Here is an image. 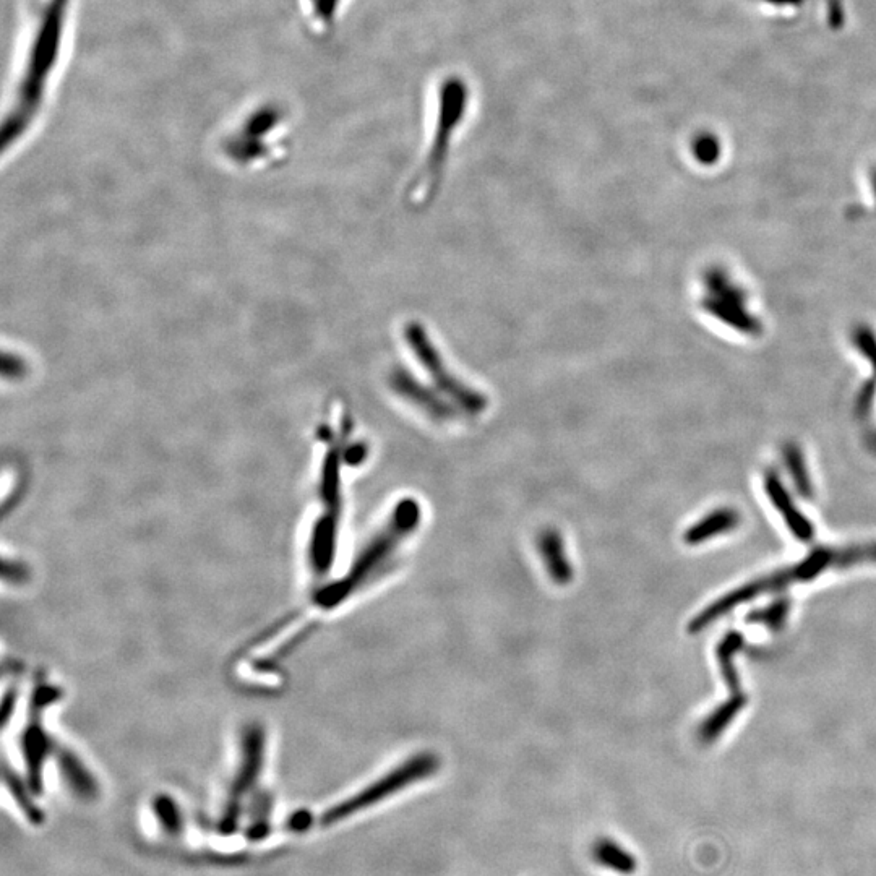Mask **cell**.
Here are the masks:
<instances>
[{
	"label": "cell",
	"instance_id": "cell-1",
	"mask_svg": "<svg viewBox=\"0 0 876 876\" xmlns=\"http://www.w3.org/2000/svg\"><path fill=\"white\" fill-rule=\"evenodd\" d=\"M73 5L75 0H36L5 99V150L22 142L51 101L67 54Z\"/></svg>",
	"mask_w": 876,
	"mask_h": 876
},
{
	"label": "cell",
	"instance_id": "cell-2",
	"mask_svg": "<svg viewBox=\"0 0 876 876\" xmlns=\"http://www.w3.org/2000/svg\"><path fill=\"white\" fill-rule=\"evenodd\" d=\"M876 562V544L870 546L847 547V549H816L808 555L807 559L795 563L792 567L784 568L781 572L763 576L760 580L745 584L742 588L730 591L718 601L709 604L705 610H701L695 619L688 625V632L698 633L709 627L714 620L721 619L730 610L752 601L753 597L760 594L773 593L791 586V584L810 581L815 576L823 573L828 567H849L852 563Z\"/></svg>",
	"mask_w": 876,
	"mask_h": 876
},
{
	"label": "cell",
	"instance_id": "cell-3",
	"mask_svg": "<svg viewBox=\"0 0 876 876\" xmlns=\"http://www.w3.org/2000/svg\"><path fill=\"white\" fill-rule=\"evenodd\" d=\"M421 523V507L413 499L401 500L383 526L369 544L357 555L348 573L323 588L317 594V602L322 607L340 606L349 596H353L359 589L364 588L369 581L375 580L383 568L387 567L391 560L395 559L396 552L406 539L414 533Z\"/></svg>",
	"mask_w": 876,
	"mask_h": 876
},
{
	"label": "cell",
	"instance_id": "cell-4",
	"mask_svg": "<svg viewBox=\"0 0 876 876\" xmlns=\"http://www.w3.org/2000/svg\"><path fill=\"white\" fill-rule=\"evenodd\" d=\"M438 769H440V758L434 752H421L409 756L408 760L391 769L390 773L383 774L382 778L372 782L353 797L328 808L320 818V825L331 826L348 820L349 816L374 807L375 803L383 802L406 787L432 778Z\"/></svg>",
	"mask_w": 876,
	"mask_h": 876
},
{
	"label": "cell",
	"instance_id": "cell-5",
	"mask_svg": "<svg viewBox=\"0 0 876 876\" xmlns=\"http://www.w3.org/2000/svg\"><path fill=\"white\" fill-rule=\"evenodd\" d=\"M468 104L469 90L458 78L450 80L438 88L437 121L434 125L432 145L427 151L426 164H424L421 176H419V181L422 182L417 185V189H426V192H430L437 187L438 181L442 179L451 140L463 124Z\"/></svg>",
	"mask_w": 876,
	"mask_h": 876
},
{
	"label": "cell",
	"instance_id": "cell-6",
	"mask_svg": "<svg viewBox=\"0 0 876 876\" xmlns=\"http://www.w3.org/2000/svg\"><path fill=\"white\" fill-rule=\"evenodd\" d=\"M265 739L260 730H252L245 735L244 750H242L241 766L237 771L236 779L229 789L228 800L224 807L223 815L219 820V834L229 836L236 833L239 821H241L242 802L245 795L252 791L260 771H262L263 755H265Z\"/></svg>",
	"mask_w": 876,
	"mask_h": 876
},
{
	"label": "cell",
	"instance_id": "cell-7",
	"mask_svg": "<svg viewBox=\"0 0 876 876\" xmlns=\"http://www.w3.org/2000/svg\"><path fill=\"white\" fill-rule=\"evenodd\" d=\"M537 550L550 580L557 586H568L572 583L575 570L568 559L567 547L560 531L555 528L544 529L537 537Z\"/></svg>",
	"mask_w": 876,
	"mask_h": 876
},
{
	"label": "cell",
	"instance_id": "cell-8",
	"mask_svg": "<svg viewBox=\"0 0 876 876\" xmlns=\"http://www.w3.org/2000/svg\"><path fill=\"white\" fill-rule=\"evenodd\" d=\"M766 489H768L769 499L774 503V507L778 508L782 513V518L786 521L787 526L791 529L800 541H810L813 537V526L808 523L807 518L794 507V503L789 499L786 490L782 489L778 479L769 476L766 479Z\"/></svg>",
	"mask_w": 876,
	"mask_h": 876
},
{
	"label": "cell",
	"instance_id": "cell-9",
	"mask_svg": "<svg viewBox=\"0 0 876 876\" xmlns=\"http://www.w3.org/2000/svg\"><path fill=\"white\" fill-rule=\"evenodd\" d=\"M739 513L729 508L713 511L711 515L706 516L703 520L693 524L692 528L687 529L683 534V541L696 546L700 542L708 541L711 537L719 536V534L732 531L739 526Z\"/></svg>",
	"mask_w": 876,
	"mask_h": 876
},
{
	"label": "cell",
	"instance_id": "cell-10",
	"mask_svg": "<svg viewBox=\"0 0 876 876\" xmlns=\"http://www.w3.org/2000/svg\"><path fill=\"white\" fill-rule=\"evenodd\" d=\"M346 0H301V12L305 25L314 35H327L333 30Z\"/></svg>",
	"mask_w": 876,
	"mask_h": 876
},
{
	"label": "cell",
	"instance_id": "cell-11",
	"mask_svg": "<svg viewBox=\"0 0 876 876\" xmlns=\"http://www.w3.org/2000/svg\"><path fill=\"white\" fill-rule=\"evenodd\" d=\"M593 859L601 867L623 876L633 875L638 868L635 855L610 838H601L594 842Z\"/></svg>",
	"mask_w": 876,
	"mask_h": 876
},
{
	"label": "cell",
	"instance_id": "cell-12",
	"mask_svg": "<svg viewBox=\"0 0 876 876\" xmlns=\"http://www.w3.org/2000/svg\"><path fill=\"white\" fill-rule=\"evenodd\" d=\"M745 705H747V696L743 695V693L742 695H734L729 701L722 703L701 724L700 732H698L701 742L711 743L718 739L719 735L729 727L730 722L734 721L737 718V714L745 708Z\"/></svg>",
	"mask_w": 876,
	"mask_h": 876
},
{
	"label": "cell",
	"instance_id": "cell-13",
	"mask_svg": "<svg viewBox=\"0 0 876 876\" xmlns=\"http://www.w3.org/2000/svg\"><path fill=\"white\" fill-rule=\"evenodd\" d=\"M59 763H61V769L62 773H64L65 781H67L70 789H72L78 797H82V799H93V797H96V794H98L96 781L93 779V776L88 773V769L80 763L78 758H75L72 753L62 752Z\"/></svg>",
	"mask_w": 876,
	"mask_h": 876
},
{
	"label": "cell",
	"instance_id": "cell-14",
	"mask_svg": "<svg viewBox=\"0 0 876 876\" xmlns=\"http://www.w3.org/2000/svg\"><path fill=\"white\" fill-rule=\"evenodd\" d=\"M4 776L13 799L17 800L18 807L22 808L28 821L33 825H41L44 821V813L41 812V808L36 807L35 800L31 797L35 792L31 791L30 784L18 778L17 773L12 771L9 765L4 766Z\"/></svg>",
	"mask_w": 876,
	"mask_h": 876
},
{
	"label": "cell",
	"instance_id": "cell-15",
	"mask_svg": "<svg viewBox=\"0 0 876 876\" xmlns=\"http://www.w3.org/2000/svg\"><path fill=\"white\" fill-rule=\"evenodd\" d=\"M742 643V635H739V633H730V635H727L726 638L722 640L721 645L718 646V661L719 666H721L722 677L726 680L727 687L730 688L732 695H742L740 677L737 675L734 661H732V656L739 651Z\"/></svg>",
	"mask_w": 876,
	"mask_h": 876
},
{
	"label": "cell",
	"instance_id": "cell-16",
	"mask_svg": "<svg viewBox=\"0 0 876 876\" xmlns=\"http://www.w3.org/2000/svg\"><path fill=\"white\" fill-rule=\"evenodd\" d=\"M153 810H155V815L158 816L159 825L164 829V833L169 834V836L181 834L182 828H184L181 810H179L177 803L171 797L159 795L158 799L153 803Z\"/></svg>",
	"mask_w": 876,
	"mask_h": 876
},
{
	"label": "cell",
	"instance_id": "cell-17",
	"mask_svg": "<svg viewBox=\"0 0 876 876\" xmlns=\"http://www.w3.org/2000/svg\"><path fill=\"white\" fill-rule=\"evenodd\" d=\"M789 606H791V602L787 599H781V601L774 602L773 606H769L768 609L756 610L755 614L748 615V620L768 625V627H779L789 614Z\"/></svg>",
	"mask_w": 876,
	"mask_h": 876
},
{
	"label": "cell",
	"instance_id": "cell-18",
	"mask_svg": "<svg viewBox=\"0 0 876 876\" xmlns=\"http://www.w3.org/2000/svg\"><path fill=\"white\" fill-rule=\"evenodd\" d=\"M312 823H314V816L310 815V813L297 812L289 818L286 826H288L289 831H292V833H304V831H307L312 826Z\"/></svg>",
	"mask_w": 876,
	"mask_h": 876
},
{
	"label": "cell",
	"instance_id": "cell-19",
	"mask_svg": "<svg viewBox=\"0 0 876 876\" xmlns=\"http://www.w3.org/2000/svg\"><path fill=\"white\" fill-rule=\"evenodd\" d=\"M766 4L776 5V7H799L803 0H763Z\"/></svg>",
	"mask_w": 876,
	"mask_h": 876
}]
</instances>
